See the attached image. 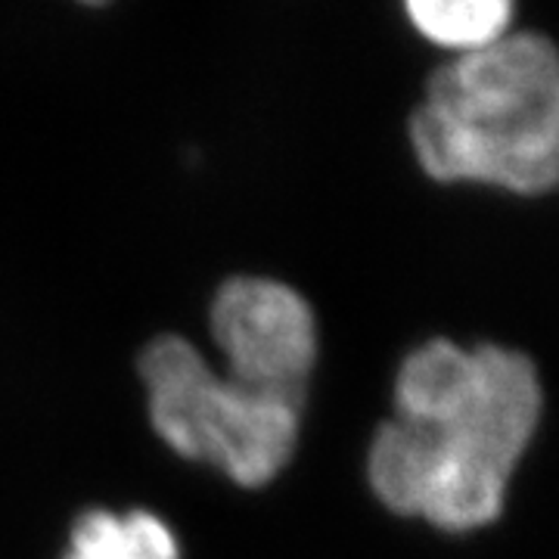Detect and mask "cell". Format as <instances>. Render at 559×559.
<instances>
[{
	"label": "cell",
	"instance_id": "7a4b0ae2",
	"mask_svg": "<svg viewBox=\"0 0 559 559\" xmlns=\"http://www.w3.org/2000/svg\"><path fill=\"white\" fill-rule=\"evenodd\" d=\"M426 175L513 193L559 183V50L535 32L503 35L432 72L411 119Z\"/></svg>",
	"mask_w": 559,
	"mask_h": 559
},
{
	"label": "cell",
	"instance_id": "277c9868",
	"mask_svg": "<svg viewBox=\"0 0 559 559\" xmlns=\"http://www.w3.org/2000/svg\"><path fill=\"white\" fill-rule=\"evenodd\" d=\"M212 340L227 360V380L305 404L318 360V323L299 289L271 277L221 283Z\"/></svg>",
	"mask_w": 559,
	"mask_h": 559
},
{
	"label": "cell",
	"instance_id": "8992f818",
	"mask_svg": "<svg viewBox=\"0 0 559 559\" xmlns=\"http://www.w3.org/2000/svg\"><path fill=\"white\" fill-rule=\"evenodd\" d=\"M407 16L423 38L463 57L503 38L513 7L507 0H411Z\"/></svg>",
	"mask_w": 559,
	"mask_h": 559
},
{
	"label": "cell",
	"instance_id": "6da1fadb",
	"mask_svg": "<svg viewBox=\"0 0 559 559\" xmlns=\"http://www.w3.org/2000/svg\"><path fill=\"white\" fill-rule=\"evenodd\" d=\"M540 419L535 364L510 348L476 345L460 399L426 423L385 419L370 441L367 479L399 516L444 532L498 520L507 481Z\"/></svg>",
	"mask_w": 559,
	"mask_h": 559
},
{
	"label": "cell",
	"instance_id": "3957f363",
	"mask_svg": "<svg viewBox=\"0 0 559 559\" xmlns=\"http://www.w3.org/2000/svg\"><path fill=\"white\" fill-rule=\"evenodd\" d=\"M150 423L175 454L212 463L242 488H261L289 466L301 404L215 373L183 336H159L140 355Z\"/></svg>",
	"mask_w": 559,
	"mask_h": 559
},
{
	"label": "cell",
	"instance_id": "5b68a950",
	"mask_svg": "<svg viewBox=\"0 0 559 559\" xmlns=\"http://www.w3.org/2000/svg\"><path fill=\"white\" fill-rule=\"evenodd\" d=\"M66 559H180V547L156 513L91 510L72 525Z\"/></svg>",
	"mask_w": 559,
	"mask_h": 559
}]
</instances>
